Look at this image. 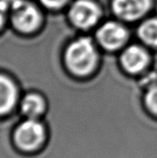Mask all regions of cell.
I'll return each mask as SVG.
<instances>
[{
	"label": "cell",
	"mask_w": 157,
	"mask_h": 158,
	"mask_svg": "<svg viewBox=\"0 0 157 158\" xmlns=\"http://www.w3.org/2000/svg\"><path fill=\"white\" fill-rule=\"evenodd\" d=\"M99 56L92 40L81 37L72 42L64 53V65L70 76L77 79L92 77L98 68Z\"/></svg>",
	"instance_id": "cell-1"
},
{
	"label": "cell",
	"mask_w": 157,
	"mask_h": 158,
	"mask_svg": "<svg viewBox=\"0 0 157 158\" xmlns=\"http://www.w3.org/2000/svg\"><path fill=\"white\" fill-rule=\"evenodd\" d=\"M150 63L149 54L136 44L127 47L119 56L120 68L125 73L132 77H139L147 71Z\"/></svg>",
	"instance_id": "cell-2"
},
{
	"label": "cell",
	"mask_w": 157,
	"mask_h": 158,
	"mask_svg": "<svg viewBox=\"0 0 157 158\" xmlns=\"http://www.w3.org/2000/svg\"><path fill=\"white\" fill-rule=\"evenodd\" d=\"M44 138V127L42 123L33 118H29L22 122L15 133L17 144L26 151H32L40 147Z\"/></svg>",
	"instance_id": "cell-3"
},
{
	"label": "cell",
	"mask_w": 157,
	"mask_h": 158,
	"mask_svg": "<svg viewBox=\"0 0 157 158\" xmlns=\"http://www.w3.org/2000/svg\"><path fill=\"white\" fill-rule=\"evenodd\" d=\"M12 22L14 26L23 32H31L41 23V14L31 4L20 0L12 7Z\"/></svg>",
	"instance_id": "cell-4"
},
{
	"label": "cell",
	"mask_w": 157,
	"mask_h": 158,
	"mask_svg": "<svg viewBox=\"0 0 157 158\" xmlns=\"http://www.w3.org/2000/svg\"><path fill=\"white\" fill-rule=\"evenodd\" d=\"M69 17L77 27L87 29L97 22L100 18V9L90 0H78L72 6Z\"/></svg>",
	"instance_id": "cell-5"
},
{
	"label": "cell",
	"mask_w": 157,
	"mask_h": 158,
	"mask_svg": "<svg viewBox=\"0 0 157 158\" xmlns=\"http://www.w3.org/2000/svg\"><path fill=\"white\" fill-rule=\"evenodd\" d=\"M128 32L125 28L117 22H107L104 24L97 31V40L99 44L107 51L119 49L127 41Z\"/></svg>",
	"instance_id": "cell-6"
},
{
	"label": "cell",
	"mask_w": 157,
	"mask_h": 158,
	"mask_svg": "<svg viewBox=\"0 0 157 158\" xmlns=\"http://www.w3.org/2000/svg\"><path fill=\"white\" fill-rule=\"evenodd\" d=\"M151 0H114L115 13L126 20H134L141 18L150 7Z\"/></svg>",
	"instance_id": "cell-7"
},
{
	"label": "cell",
	"mask_w": 157,
	"mask_h": 158,
	"mask_svg": "<svg viewBox=\"0 0 157 158\" xmlns=\"http://www.w3.org/2000/svg\"><path fill=\"white\" fill-rule=\"evenodd\" d=\"M17 98V91L12 81L0 75V115L7 113L13 106Z\"/></svg>",
	"instance_id": "cell-8"
},
{
	"label": "cell",
	"mask_w": 157,
	"mask_h": 158,
	"mask_svg": "<svg viewBox=\"0 0 157 158\" xmlns=\"http://www.w3.org/2000/svg\"><path fill=\"white\" fill-rule=\"evenodd\" d=\"M46 107L44 99L39 94H29L21 103V110L29 118L36 119L44 112Z\"/></svg>",
	"instance_id": "cell-9"
},
{
	"label": "cell",
	"mask_w": 157,
	"mask_h": 158,
	"mask_svg": "<svg viewBox=\"0 0 157 158\" xmlns=\"http://www.w3.org/2000/svg\"><path fill=\"white\" fill-rule=\"evenodd\" d=\"M141 40L149 46L157 47V19L144 21L138 31Z\"/></svg>",
	"instance_id": "cell-10"
},
{
	"label": "cell",
	"mask_w": 157,
	"mask_h": 158,
	"mask_svg": "<svg viewBox=\"0 0 157 158\" xmlns=\"http://www.w3.org/2000/svg\"><path fill=\"white\" fill-rule=\"evenodd\" d=\"M143 101L147 112L157 118V85L143 92Z\"/></svg>",
	"instance_id": "cell-11"
},
{
	"label": "cell",
	"mask_w": 157,
	"mask_h": 158,
	"mask_svg": "<svg viewBox=\"0 0 157 158\" xmlns=\"http://www.w3.org/2000/svg\"><path fill=\"white\" fill-rule=\"evenodd\" d=\"M137 81L139 86L143 92L157 85V70L155 69H153L145 71L143 74L137 77Z\"/></svg>",
	"instance_id": "cell-12"
},
{
	"label": "cell",
	"mask_w": 157,
	"mask_h": 158,
	"mask_svg": "<svg viewBox=\"0 0 157 158\" xmlns=\"http://www.w3.org/2000/svg\"><path fill=\"white\" fill-rule=\"evenodd\" d=\"M43 5L51 8H58L65 5L68 0H40Z\"/></svg>",
	"instance_id": "cell-13"
},
{
	"label": "cell",
	"mask_w": 157,
	"mask_h": 158,
	"mask_svg": "<svg viewBox=\"0 0 157 158\" xmlns=\"http://www.w3.org/2000/svg\"><path fill=\"white\" fill-rule=\"evenodd\" d=\"M8 7L0 0V28L1 26L3 25L4 23V19H5V14H6V11Z\"/></svg>",
	"instance_id": "cell-14"
},
{
	"label": "cell",
	"mask_w": 157,
	"mask_h": 158,
	"mask_svg": "<svg viewBox=\"0 0 157 158\" xmlns=\"http://www.w3.org/2000/svg\"><path fill=\"white\" fill-rule=\"evenodd\" d=\"M8 8H11L15 4H17L18 2H19L20 0H1Z\"/></svg>",
	"instance_id": "cell-15"
}]
</instances>
